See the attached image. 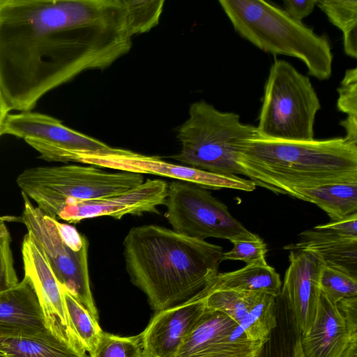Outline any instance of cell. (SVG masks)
<instances>
[{
    "instance_id": "cell-1",
    "label": "cell",
    "mask_w": 357,
    "mask_h": 357,
    "mask_svg": "<svg viewBox=\"0 0 357 357\" xmlns=\"http://www.w3.org/2000/svg\"><path fill=\"white\" fill-rule=\"evenodd\" d=\"M144 27L135 0H0V88L10 110L127 54Z\"/></svg>"
},
{
    "instance_id": "cell-2",
    "label": "cell",
    "mask_w": 357,
    "mask_h": 357,
    "mask_svg": "<svg viewBox=\"0 0 357 357\" xmlns=\"http://www.w3.org/2000/svg\"><path fill=\"white\" fill-rule=\"evenodd\" d=\"M123 245L131 282L156 311L200 291L219 273L223 253L220 245L156 225L131 228Z\"/></svg>"
},
{
    "instance_id": "cell-3",
    "label": "cell",
    "mask_w": 357,
    "mask_h": 357,
    "mask_svg": "<svg viewBox=\"0 0 357 357\" xmlns=\"http://www.w3.org/2000/svg\"><path fill=\"white\" fill-rule=\"evenodd\" d=\"M239 165L256 186L292 196L294 188L357 182V143L344 137L287 141L248 139Z\"/></svg>"
},
{
    "instance_id": "cell-4",
    "label": "cell",
    "mask_w": 357,
    "mask_h": 357,
    "mask_svg": "<svg viewBox=\"0 0 357 357\" xmlns=\"http://www.w3.org/2000/svg\"><path fill=\"white\" fill-rule=\"evenodd\" d=\"M235 31L261 50L303 61L308 74L326 80L332 74L333 53L328 37L290 17L264 0H220Z\"/></svg>"
},
{
    "instance_id": "cell-5",
    "label": "cell",
    "mask_w": 357,
    "mask_h": 357,
    "mask_svg": "<svg viewBox=\"0 0 357 357\" xmlns=\"http://www.w3.org/2000/svg\"><path fill=\"white\" fill-rule=\"evenodd\" d=\"M256 127L234 112L218 110L204 100L192 103L188 119L177 129L179 152L171 158L182 165L225 175H245L239 165L245 142Z\"/></svg>"
},
{
    "instance_id": "cell-6",
    "label": "cell",
    "mask_w": 357,
    "mask_h": 357,
    "mask_svg": "<svg viewBox=\"0 0 357 357\" xmlns=\"http://www.w3.org/2000/svg\"><path fill=\"white\" fill-rule=\"evenodd\" d=\"M144 181L142 174L110 173L93 165L35 167L16 179L22 193L45 214L57 218L67 202L103 199L123 193Z\"/></svg>"
},
{
    "instance_id": "cell-7",
    "label": "cell",
    "mask_w": 357,
    "mask_h": 357,
    "mask_svg": "<svg viewBox=\"0 0 357 357\" xmlns=\"http://www.w3.org/2000/svg\"><path fill=\"white\" fill-rule=\"evenodd\" d=\"M320 109L308 77L287 61L275 59L264 85L257 135L271 139L312 140Z\"/></svg>"
},
{
    "instance_id": "cell-8",
    "label": "cell",
    "mask_w": 357,
    "mask_h": 357,
    "mask_svg": "<svg viewBox=\"0 0 357 357\" xmlns=\"http://www.w3.org/2000/svg\"><path fill=\"white\" fill-rule=\"evenodd\" d=\"M22 221L46 257L57 280L97 320L88 264V240L73 226L42 212L22 193Z\"/></svg>"
},
{
    "instance_id": "cell-9",
    "label": "cell",
    "mask_w": 357,
    "mask_h": 357,
    "mask_svg": "<svg viewBox=\"0 0 357 357\" xmlns=\"http://www.w3.org/2000/svg\"><path fill=\"white\" fill-rule=\"evenodd\" d=\"M165 205V218L178 233L231 242L257 236L231 215L224 203L199 185L177 180L171 182Z\"/></svg>"
},
{
    "instance_id": "cell-10",
    "label": "cell",
    "mask_w": 357,
    "mask_h": 357,
    "mask_svg": "<svg viewBox=\"0 0 357 357\" xmlns=\"http://www.w3.org/2000/svg\"><path fill=\"white\" fill-rule=\"evenodd\" d=\"M3 134L23 139L41 158L50 162H80L84 156L112 153L118 149L73 130L52 116L30 111L9 114Z\"/></svg>"
},
{
    "instance_id": "cell-11",
    "label": "cell",
    "mask_w": 357,
    "mask_h": 357,
    "mask_svg": "<svg viewBox=\"0 0 357 357\" xmlns=\"http://www.w3.org/2000/svg\"><path fill=\"white\" fill-rule=\"evenodd\" d=\"M79 163L122 172L169 177L211 190L229 188L252 192L257 187L251 180L236 175L206 172L168 162L157 156L145 155L122 149H118L116 151L112 153L84 156Z\"/></svg>"
},
{
    "instance_id": "cell-12",
    "label": "cell",
    "mask_w": 357,
    "mask_h": 357,
    "mask_svg": "<svg viewBox=\"0 0 357 357\" xmlns=\"http://www.w3.org/2000/svg\"><path fill=\"white\" fill-rule=\"evenodd\" d=\"M266 339H249L229 316L206 308L176 357H257Z\"/></svg>"
},
{
    "instance_id": "cell-13",
    "label": "cell",
    "mask_w": 357,
    "mask_h": 357,
    "mask_svg": "<svg viewBox=\"0 0 357 357\" xmlns=\"http://www.w3.org/2000/svg\"><path fill=\"white\" fill-rule=\"evenodd\" d=\"M22 254L24 278L36 292L47 328L53 335L80 346L69 321L61 284L44 253L27 233L22 241Z\"/></svg>"
},
{
    "instance_id": "cell-14",
    "label": "cell",
    "mask_w": 357,
    "mask_h": 357,
    "mask_svg": "<svg viewBox=\"0 0 357 357\" xmlns=\"http://www.w3.org/2000/svg\"><path fill=\"white\" fill-rule=\"evenodd\" d=\"M168 183L165 181L147 179L138 186L112 197L67 202L57 218L69 223H77L85 219L100 216L121 220L126 215L159 213L158 207L165 204Z\"/></svg>"
},
{
    "instance_id": "cell-15",
    "label": "cell",
    "mask_w": 357,
    "mask_h": 357,
    "mask_svg": "<svg viewBox=\"0 0 357 357\" xmlns=\"http://www.w3.org/2000/svg\"><path fill=\"white\" fill-rule=\"evenodd\" d=\"M289 261L280 295L291 310L301 335H304L316 317L324 266L317 255L305 250H290Z\"/></svg>"
},
{
    "instance_id": "cell-16",
    "label": "cell",
    "mask_w": 357,
    "mask_h": 357,
    "mask_svg": "<svg viewBox=\"0 0 357 357\" xmlns=\"http://www.w3.org/2000/svg\"><path fill=\"white\" fill-rule=\"evenodd\" d=\"M205 310L204 299L195 294L181 303L157 311L139 334L145 357H176Z\"/></svg>"
},
{
    "instance_id": "cell-17",
    "label": "cell",
    "mask_w": 357,
    "mask_h": 357,
    "mask_svg": "<svg viewBox=\"0 0 357 357\" xmlns=\"http://www.w3.org/2000/svg\"><path fill=\"white\" fill-rule=\"evenodd\" d=\"M354 339L357 334L350 332L337 304L321 291L314 323L301 335L304 357H342Z\"/></svg>"
},
{
    "instance_id": "cell-18",
    "label": "cell",
    "mask_w": 357,
    "mask_h": 357,
    "mask_svg": "<svg viewBox=\"0 0 357 357\" xmlns=\"http://www.w3.org/2000/svg\"><path fill=\"white\" fill-rule=\"evenodd\" d=\"M49 331L36 292L25 278L0 292V335H35Z\"/></svg>"
},
{
    "instance_id": "cell-19",
    "label": "cell",
    "mask_w": 357,
    "mask_h": 357,
    "mask_svg": "<svg viewBox=\"0 0 357 357\" xmlns=\"http://www.w3.org/2000/svg\"><path fill=\"white\" fill-rule=\"evenodd\" d=\"M297 243L284 247L305 250L317 255L324 266L357 278V238L345 237L312 229L299 234Z\"/></svg>"
},
{
    "instance_id": "cell-20",
    "label": "cell",
    "mask_w": 357,
    "mask_h": 357,
    "mask_svg": "<svg viewBox=\"0 0 357 357\" xmlns=\"http://www.w3.org/2000/svg\"><path fill=\"white\" fill-rule=\"evenodd\" d=\"M280 275L267 263L247 264L231 272L218 273L199 293L218 290L259 292L277 297L281 291Z\"/></svg>"
},
{
    "instance_id": "cell-21",
    "label": "cell",
    "mask_w": 357,
    "mask_h": 357,
    "mask_svg": "<svg viewBox=\"0 0 357 357\" xmlns=\"http://www.w3.org/2000/svg\"><path fill=\"white\" fill-rule=\"evenodd\" d=\"M85 350L50 331L35 335H0V357H86Z\"/></svg>"
},
{
    "instance_id": "cell-22",
    "label": "cell",
    "mask_w": 357,
    "mask_h": 357,
    "mask_svg": "<svg viewBox=\"0 0 357 357\" xmlns=\"http://www.w3.org/2000/svg\"><path fill=\"white\" fill-rule=\"evenodd\" d=\"M291 197L317 205L332 221L357 213V182L294 188Z\"/></svg>"
},
{
    "instance_id": "cell-23",
    "label": "cell",
    "mask_w": 357,
    "mask_h": 357,
    "mask_svg": "<svg viewBox=\"0 0 357 357\" xmlns=\"http://www.w3.org/2000/svg\"><path fill=\"white\" fill-rule=\"evenodd\" d=\"M301 338L292 311L280 294L276 297V325L257 357H304Z\"/></svg>"
},
{
    "instance_id": "cell-24",
    "label": "cell",
    "mask_w": 357,
    "mask_h": 357,
    "mask_svg": "<svg viewBox=\"0 0 357 357\" xmlns=\"http://www.w3.org/2000/svg\"><path fill=\"white\" fill-rule=\"evenodd\" d=\"M261 293L218 290L197 295L203 298L206 308L225 313L245 331L249 328L251 314Z\"/></svg>"
},
{
    "instance_id": "cell-25",
    "label": "cell",
    "mask_w": 357,
    "mask_h": 357,
    "mask_svg": "<svg viewBox=\"0 0 357 357\" xmlns=\"http://www.w3.org/2000/svg\"><path fill=\"white\" fill-rule=\"evenodd\" d=\"M71 327L80 346L89 353L97 344L103 331L98 320L61 285Z\"/></svg>"
},
{
    "instance_id": "cell-26",
    "label": "cell",
    "mask_w": 357,
    "mask_h": 357,
    "mask_svg": "<svg viewBox=\"0 0 357 357\" xmlns=\"http://www.w3.org/2000/svg\"><path fill=\"white\" fill-rule=\"evenodd\" d=\"M90 357H145L140 335L120 337L102 332Z\"/></svg>"
},
{
    "instance_id": "cell-27",
    "label": "cell",
    "mask_w": 357,
    "mask_h": 357,
    "mask_svg": "<svg viewBox=\"0 0 357 357\" xmlns=\"http://www.w3.org/2000/svg\"><path fill=\"white\" fill-rule=\"evenodd\" d=\"M319 287L335 304L342 299L357 296V278L325 266L321 273Z\"/></svg>"
},
{
    "instance_id": "cell-28",
    "label": "cell",
    "mask_w": 357,
    "mask_h": 357,
    "mask_svg": "<svg viewBox=\"0 0 357 357\" xmlns=\"http://www.w3.org/2000/svg\"><path fill=\"white\" fill-rule=\"evenodd\" d=\"M316 6L342 32L357 24L356 0H317Z\"/></svg>"
},
{
    "instance_id": "cell-29",
    "label": "cell",
    "mask_w": 357,
    "mask_h": 357,
    "mask_svg": "<svg viewBox=\"0 0 357 357\" xmlns=\"http://www.w3.org/2000/svg\"><path fill=\"white\" fill-rule=\"evenodd\" d=\"M231 243L234 245L232 249L222 253L221 261H242L247 264L266 263L267 245L257 235L252 239L235 240Z\"/></svg>"
},
{
    "instance_id": "cell-30",
    "label": "cell",
    "mask_w": 357,
    "mask_h": 357,
    "mask_svg": "<svg viewBox=\"0 0 357 357\" xmlns=\"http://www.w3.org/2000/svg\"><path fill=\"white\" fill-rule=\"evenodd\" d=\"M18 282L11 250L10 234L5 222L0 220V292L14 287Z\"/></svg>"
},
{
    "instance_id": "cell-31",
    "label": "cell",
    "mask_w": 357,
    "mask_h": 357,
    "mask_svg": "<svg viewBox=\"0 0 357 357\" xmlns=\"http://www.w3.org/2000/svg\"><path fill=\"white\" fill-rule=\"evenodd\" d=\"M337 107L347 117L357 118V68L348 69L337 89Z\"/></svg>"
},
{
    "instance_id": "cell-32",
    "label": "cell",
    "mask_w": 357,
    "mask_h": 357,
    "mask_svg": "<svg viewBox=\"0 0 357 357\" xmlns=\"http://www.w3.org/2000/svg\"><path fill=\"white\" fill-rule=\"evenodd\" d=\"M314 228L342 236L357 238V213Z\"/></svg>"
},
{
    "instance_id": "cell-33",
    "label": "cell",
    "mask_w": 357,
    "mask_h": 357,
    "mask_svg": "<svg viewBox=\"0 0 357 357\" xmlns=\"http://www.w3.org/2000/svg\"><path fill=\"white\" fill-rule=\"evenodd\" d=\"M317 0H284L283 5L286 13L293 20L302 22V20L312 13Z\"/></svg>"
},
{
    "instance_id": "cell-34",
    "label": "cell",
    "mask_w": 357,
    "mask_h": 357,
    "mask_svg": "<svg viewBox=\"0 0 357 357\" xmlns=\"http://www.w3.org/2000/svg\"><path fill=\"white\" fill-rule=\"evenodd\" d=\"M337 305L350 332L357 334V296L342 299Z\"/></svg>"
},
{
    "instance_id": "cell-35",
    "label": "cell",
    "mask_w": 357,
    "mask_h": 357,
    "mask_svg": "<svg viewBox=\"0 0 357 357\" xmlns=\"http://www.w3.org/2000/svg\"><path fill=\"white\" fill-rule=\"evenodd\" d=\"M343 33V45L345 54L354 59L357 58V24Z\"/></svg>"
},
{
    "instance_id": "cell-36",
    "label": "cell",
    "mask_w": 357,
    "mask_h": 357,
    "mask_svg": "<svg viewBox=\"0 0 357 357\" xmlns=\"http://www.w3.org/2000/svg\"><path fill=\"white\" fill-rule=\"evenodd\" d=\"M340 125L346 132L344 139L357 143V118L347 117L340 122Z\"/></svg>"
},
{
    "instance_id": "cell-37",
    "label": "cell",
    "mask_w": 357,
    "mask_h": 357,
    "mask_svg": "<svg viewBox=\"0 0 357 357\" xmlns=\"http://www.w3.org/2000/svg\"><path fill=\"white\" fill-rule=\"evenodd\" d=\"M10 111V109L7 105L0 88V137L3 135L5 123Z\"/></svg>"
},
{
    "instance_id": "cell-38",
    "label": "cell",
    "mask_w": 357,
    "mask_h": 357,
    "mask_svg": "<svg viewBox=\"0 0 357 357\" xmlns=\"http://www.w3.org/2000/svg\"><path fill=\"white\" fill-rule=\"evenodd\" d=\"M342 357H357V339L350 342Z\"/></svg>"
}]
</instances>
